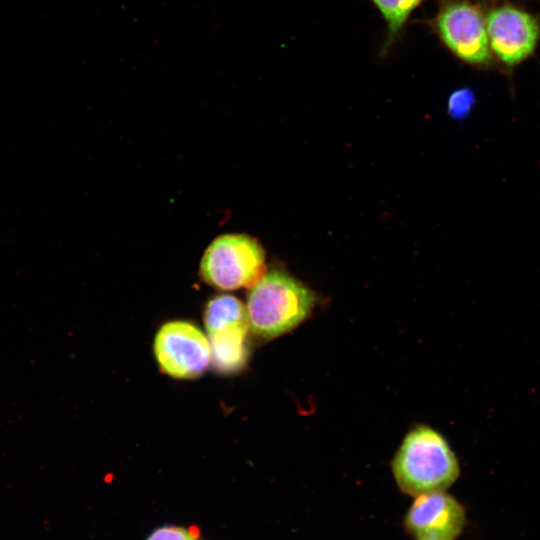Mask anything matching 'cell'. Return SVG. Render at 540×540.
<instances>
[{"label":"cell","instance_id":"cell-1","mask_svg":"<svg viewBox=\"0 0 540 540\" xmlns=\"http://www.w3.org/2000/svg\"><path fill=\"white\" fill-rule=\"evenodd\" d=\"M400 490L412 496L445 492L459 477L456 455L433 428L418 425L404 437L392 460Z\"/></svg>","mask_w":540,"mask_h":540},{"label":"cell","instance_id":"cell-2","mask_svg":"<svg viewBox=\"0 0 540 540\" xmlns=\"http://www.w3.org/2000/svg\"><path fill=\"white\" fill-rule=\"evenodd\" d=\"M315 303L316 295L301 281L282 270H270L248 293L249 327L261 339H274L300 325Z\"/></svg>","mask_w":540,"mask_h":540},{"label":"cell","instance_id":"cell-3","mask_svg":"<svg viewBox=\"0 0 540 540\" xmlns=\"http://www.w3.org/2000/svg\"><path fill=\"white\" fill-rule=\"evenodd\" d=\"M265 274V252L246 234L218 236L205 250L200 262L201 278L220 290L251 288Z\"/></svg>","mask_w":540,"mask_h":540},{"label":"cell","instance_id":"cell-4","mask_svg":"<svg viewBox=\"0 0 540 540\" xmlns=\"http://www.w3.org/2000/svg\"><path fill=\"white\" fill-rule=\"evenodd\" d=\"M433 26L442 43L458 59L475 66L490 64L486 21L477 5L468 0H445Z\"/></svg>","mask_w":540,"mask_h":540},{"label":"cell","instance_id":"cell-5","mask_svg":"<svg viewBox=\"0 0 540 540\" xmlns=\"http://www.w3.org/2000/svg\"><path fill=\"white\" fill-rule=\"evenodd\" d=\"M154 354L161 370L178 379L202 375L211 362L209 340L187 321L163 324L154 339Z\"/></svg>","mask_w":540,"mask_h":540},{"label":"cell","instance_id":"cell-6","mask_svg":"<svg viewBox=\"0 0 540 540\" xmlns=\"http://www.w3.org/2000/svg\"><path fill=\"white\" fill-rule=\"evenodd\" d=\"M485 21L490 50L507 67L516 66L533 53L540 33L533 15L504 4L490 10Z\"/></svg>","mask_w":540,"mask_h":540},{"label":"cell","instance_id":"cell-7","mask_svg":"<svg viewBox=\"0 0 540 540\" xmlns=\"http://www.w3.org/2000/svg\"><path fill=\"white\" fill-rule=\"evenodd\" d=\"M465 521L463 506L445 492L417 496L404 518L405 527L417 540H455Z\"/></svg>","mask_w":540,"mask_h":540},{"label":"cell","instance_id":"cell-8","mask_svg":"<svg viewBox=\"0 0 540 540\" xmlns=\"http://www.w3.org/2000/svg\"><path fill=\"white\" fill-rule=\"evenodd\" d=\"M248 325L226 327L208 333L213 367L224 374L244 367L248 359Z\"/></svg>","mask_w":540,"mask_h":540},{"label":"cell","instance_id":"cell-9","mask_svg":"<svg viewBox=\"0 0 540 540\" xmlns=\"http://www.w3.org/2000/svg\"><path fill=\"white\" fill-rule=\"evenodd\" d=\"M207 333L226 327L249 325L246 306L232 295H218L209 300L204 311Z\"/></svg>","mask_w":540,"mask_h":540},{"label":"cell","instance_id":"cell-10","mask_svg":"<svg viewBox=\"0 0 540 540\" xmlns=\"http://www.w3.org/2000/svg\"><path fill=\"white\" fill-rule=\"evenodd\" d=\"M379 10L387 26L385 49L393 43L411 13L424 0H370Z\"/></svg>","mask_w":540,"mask_h":540},{"label":"cell","instance_id":"cell-11","mask_svg":"<svg viewBox=\"0 0 540 540\" xmlns=\"http://www.w3.org/2000/svg\"><path fill=\"white\" fill-rule=\"evenodd\" d=\"M475 103V95L470 88L455 90L448 100V112L457 119L466 117Z\"/></svg>","mask_w":540,"mask_h":540},{"label":"cell","instance_id":"cell-12","mask_svg":"<svg viewBox=\"0 0 540 540\" xmlns=\"http://www.w3.org/2000/svg\"><path fill=\"white\" fill-rule=\"evenodd\" d=\"M147 540H198L192 530L182 527H162L155 530Z\"/></svg>","mask_w":540,"mask_h":540}]
</instances>
